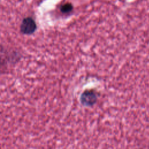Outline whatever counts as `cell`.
<instances>
[{"label": "cell", "instance_id": "6da1fadb", "mask_svg": "<svg viewBox=\"0 0 149 149\" xmlns=\"http://www.w3.org/2000/svg\"><path fill=\"white\" fill-rule=\"evenodd\" d=\"M37 26L35 20L30 16L23 19L20 25V31L24 35H31L37 30Z\"/></svg>", "mask_w": 149, "mask_h": 149}, {"label": "cell", "instance_id": "7a4b0ae2", "mask_svg": "<svg viewBox=\"0 0 149 149\" xmlns=\"http://www.w3.org/2000/svg\"><path fill=\"white\" fill-rule=\"evenodd\" d=\"M97 94L95 91L94 90H87L81 94L80 102L84 106H92L97 102Z\"/></svg>", "mask_w": 149, "mask_h": 149}, {"label": "cell", "instance_id": "3957f363", "mask_svg": "<svg viewBox=\"0 0 149 149\" xmlns=\"http://www.w3.org/2000/svg\"><path fill=\"white\" fill-rule=\"evenodd\" d=\"M73 9V5L70 2H66L62 4L60 7V11L63 14H69Z\"/></svg>", "mask_w": 149, "mask_h": 149}]
</instances>
